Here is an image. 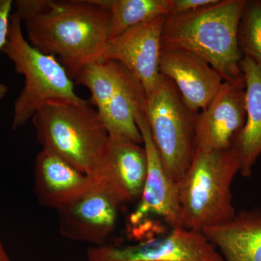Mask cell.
<instances>
[{
	"instance_id": "8992f818",
	"label": "cell",
	"mask_w": 261,
	"mask_h": 261,
	"mask_svg": "<svg viewBox=\"0 0 261 261\" xmlns=\"http://www.w3.org/2000/svg\"><path fill=\"white\" fill-rule=\"evenodd\" d=\"M146 116L165 169L177 183L193 161L199 113L192 111L176 85L162 74L147 96Z\"/></svg>"
},
{
	"instance_id": "52a82bcc",
	"label": "cell",
	"mask_w": 261,
	"mask_h": 261,
	"mask_svg": "<svg viewBox=\"0 0 261 261\" xmlns=\"http://www.w3.org/2000/svg\"><path fill=\"white\" fill-rule=\"evenodd\" d=\"M147 158L145 187L137 208L128 219L130 231L137 241L149 238L151 219L157 218L172 228H181V211L177 183L165 169L151 135L146 110L136 116Z\"/></svg>"
},
{
	"instance_id": "7402d4cb",
	"label": "cell",
	"mask_w": 261,
	"mask_h": 261,
	"mask_svg": "<svg viewBox=\"0 0 261 261\" xmlns=\"http://www.w3.org/2000/svg\"><path fill=\"white\" fill-rule=\"evenodd\" d=\"M219 0H171V13L169 15L192 13L214 5Z\"/></svg>"
},
{
	"instance_id": "9a60e30c",
	"label": "cell",
	"mask_w": 261,
	"mask_h": 261,
	"mask_svg": "<svg viewBox=\"0 0 261 261\" xmlns=\"http://www.w3.org/2000/svg\"><path fill=\"white\" fill-rule=\"evenodd\" d=\"M224 261H261V210L243 211L202 231Z\"/></svg>"
},
{
	"instance_id": "5b68a950",
	"label": "cell",
	"mask_w": 261,
	"mask_h": 261,
	"mask_svg": "<svg viewBox=\"0 0 261 261\" xmlns=\"http://www.w3.org/2000/svg\"><path fill=\"white\" fill-rule=\"evenodd\" d=\"M2 51L25 79L13 108V130L24 126L46 105L85 102L75 93L74 82L58 60L41 53L24 37L16 12L10 16L8 40Z\"/></svg>"
},
{
	"instance_id": "5bb4252c",
	"label": "cell",
	"mask_w": 261,
	"mask_h": 261,
	"mask_svg": "<svg viewBox=\"0 0 261 261\" xmlns=\"http://www.w3.org/2000/svg\"><path fill=\"white\" fill-rule=\"evenodd\" d=\"M147 173L145 147L132 141L109 137L98 181L110 189L123 204L140 198Z\"/></svg>"
},
{
	"instance_id": "ffe728a7",
	"label": "cell",
	"mask_w": 261,
	"mask_h": 261,
	"mask_svg": "<svg viewBox=\"0 0 261 261\" xmlns=\"http://www.w3.org/2000/svg\"><path fill=\"white\" fill-rule=\"evenodd\" d=\"M244 56L261 65V0H246L239 27Z\"/></svg>"
},
{
	"instance_id": "e0dca14e",
	"label": "cell",
	"mask_w": 261,
	"mask_h": 261,
	"mask_svg": "<svg viewBox=\"0 0 261 261\" xmlns=\"http://www.w3.org/2000/svg\"><path fill=\"white\" fill-rule=\"evenodd\" d=\"M147 98L143 87L132 74L99 113L110 137L132 141L142 145V135L136 116L146 110Z\"/></svg>"
},
{
	"instance_id": "2e32d148",
	"label": "cell",
	"mask_w": 261,
	"mask_h": 261,
	"mask_svg": "<svg viewBox=\"0 0 261 261\" xmlns=\"http://www.w3.org/2000/svg\"><path fill=\"white\" fill-rule=\"evenodd\" d=\"M245 85L246 121L231 149L240 163V173L250 177L261 154V65L244 56L242 61Z\"/></svg>"
},
{
	"instance_id": "3957f363",
	"label": "cell",
	"mask_w": 261,
	"mask_h": 261,
	"mask_svg": "<svg viewBox=\"0 0 261 261\" xmlns=\"http://www.w3.org/2000/svg\"><path fill=\"white\" fill-rule=\"evenodd\" d=\"M32 121L43 149L97 181L109 135L97 111L88 101L46 105Z\"/></svg>"
},
{
	"instance_id": "30bf717a",
	"label": "cell",
	"mask_w": 261,
	"mask_h": 261,
	"mask_svg": "<svg viewBox=\"0 0 261 261\" xmlns=\"http://www.w3.org/2000/svg\"><path fill=\"white\" fill-rule=\"evenodd\" d=\"M246 121L245 81H224L196 124V149H231Z\"/></svg>"
},
{
	"instance_id": "ba28073f",
	"label": "cell",
	"mask_w": 261,
	"mask_h": 261,
	"mask_svg": "<svg viewBox=\"0 0 261 261\" xmlns=\"http://www.w3.org/2000/svg\"><path fill=\"white\" fill-rule=\"evenodd\" d=\"M87 256L89 261H224L203 233L182 227L132 245L93 246Z\"/></svg>"
},
{
	"instance_id": "8fae6325",
	"label": "cell",
	"mask_w": 261,
	"mask_h": 261,
	"mask_svg": "<svg viewBox=\"0 0 261 261\" xmlns=\"http://www.w3.org/2000/svg\"><path fill=\"white\" fill-rule=\"evenodd\" d=\"M166 16L140 24L108 41L105 60L121 63L140 82L146 97L161 77L160 59Z\"/></svg>"
},
{
	"instance_id": "277c9868",
	"label": "cell",
	"mask_w": 261,
	"mask_h": 261,
	"mask_svg": "<svg viewBox=\"0 0 261 261\" xmlns=\"http://www.w3.org/2000/svg\"><path fill=\"white\" fill-rule=\"evenodd\" d=\"M240 169L231 149H196L191 165L177 182L182 228L202 232L234 217L231 187Z\"/></svg>"
},
{
	"instance_id": "9c48e42d",
	"label": "cell",
	"mask_w": 261,
	"mask_h": 261,
	"mask_svg": "<svg viewBox=\"0 0 261 261\" xmlns=\"http://www.w3.org/2000/svg\"><path fill=\"white\" fill-rule=\"evenodd\" d=\"M122 202L101 182L89 189L69 205L58 211L60 232L64 238L105 245L114 230Z\"/></svg>"
},
{
	"instance_id": "ac0fdd59",
	"label": "cell",
	"mask_w": 261,
	"mask_h": 261,
	"mask_svg": "<svg viewBox=\"0 0 261 261\" xmlns=\"http://www.w3.org/2000/svg\"><path fill=\"white\" fill-rule=\"evenodd\" d=\"M130 73L118 62L103 60L86 65L78 72L73 82L91 92V102L99 113L105 109Z\"/></svg>"
},
{
	"instance_id": "d6986e66",
	"label": "cell",
	"mask_w": 261,
	"mask_h": 261,
	"mask_svg": "<svg viewBox=\"0 0 261 261\" xmlns=\"http://www.w3.org/2000/svg\"><path fill=\"white\" fill-rule=\"evenodd\" d=\"M102 3L111 15V39L171 13V0H102Z\"/></svg>"
},
{
	"instance_id": "603a6c76",
	"label": "cell",
	"mask_w": 261,
	"mask_h": 261,
	"mask_svg": "<svg viewBox=\"0 0 261 261\" xmlns=\"http://www.w3.org/2000/svg\"><path fill=\"white\" fill-rule=\"evenodd\" d=\"M0 261H12L10 260L8 252H7L6 250H5L1 239H0Z\"/></svg>"
},
{
	"instance_id": "7c38bea8",
	"label": "cell",
	"mask_w": 261,
	"mask_h": 261,
	"mask_svg": "<svg viewBox=\"0 0 261 261\" xmlns=\"http://www.w3.org/2000/svg\"><path fill=\"white\" fill-rule=\"evenodd\" d=\"M160 72L176 85L194 112L208 106L221 84V75L203 58L181 48L162 44Z\"/></svg>"
},
{
	"instance_id": "44dd1931",
	"label": "cell",
	"mask_w": 261,
	"mask_h": 261,
	"mask_svg": "<svg viewBox=\"0 0 261 261\" xmlns=\"http://www.w3.org/2000/svg\"><path fill=\"white\" fill-rule=\"evenodd\" d=\"M13 5V2L12 0H0V51H2L8 40ZM8 92V87L5 84H0V100L6 96Z\"/></svg>"
},
{
	"instance_id": "6da1fadb",
	"label": "cell",
	"mask_w": 261,
	"mask_h": 261,
	"mask_svg": "<svg viewBox=\"0 0 261 261\" xmlns=\"http://www.w3.org/2000/svg\"><path fill=\"white\" fill-rule=\"evenodd\" d=\"M31 45L58 58L70 78L105 60L111 15L102 0H17L13 3Z\"/></svg>"
},
{
	"instance_id": "7a4b0ae2",
	"label": "cell",
	"mask_w": 261,
	"mask_h": 261,
	"mask_svg": "<svg viewBox=\"0 0 261 261\" xmlns=\"http://www.w3.org/2000/svg\"><path fill=\"white\" fill-rule=\"evenodd\" d=\"M246 0H219L192 13L168 15L162 44L203 58L224 81H245L239 27Z\"/></svg>"
},
{
	"instance_id": "4fadbf2b",
	"label": "cell",
	"mask_w": 261,
	"mask_h": 261,
	"mask_svg": "<svg viewBox=\"0 0 261 261\" xmlns=\"http://www.w3.org/2000/svg\"><path fill=\"white\" fill-rule=\"evenodd\" d=\"M51 151L42 149L36 158L34 192L40 205L58 211L78 199L97 183Z\"/></svg>"
}]
</instances>
